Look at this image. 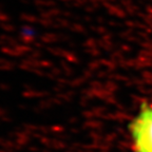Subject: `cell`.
Here are the masks:
<instances>
[{
  "mask_svg": "<svg viewBox=\"0 0 152 152\" xmlns=\"http://www.w3.org/2000/svg\"><path fill=\"white\" fill-rule=\"evenodd\" d=\"M133 152H152V104L142 102L129 124Z\"/></svg>",
  "mask_w": 152,
  "mask_h": 152,
  "instance_id": "cell-1",
  "label": "cell"
}]
</instances>
